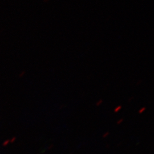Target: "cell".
Wrapping results in <instances>:
<instances>
[{
  "instance_id": "obj_1",
  "label": "cell",
  "mask_w": 154,
  "mask_h": 154,
  "mask_svg": "<svg viewBox=\"0 0 154 154\" xmlns=\"http://www.w3.org/2000/svg\"><path fill=\"white\" fill-rule=\"evenodd\" d=\"M121 106H118L117 107H116V109H115V110H114V112H118L119 110H121Z\"/></svg>"
},
{
  "instance_id": "obj_2",
  "label": "cell",
  "mask_w": 154,
  "mask_h": 154,
  "mask_svg": "<svg viewBox=\"0 0 154 154\" xmlns=\"http://www.w3.org/2000/svg\"><path fill=\"white\" fill-rule=\"evenodd\" d=\"M146 108L145 107H143L139 111V114H142V112H143L146 110Z\"/></svg>"
},
{
  "instance_id": "obj_3",
  "label": "cell",
  "mask_w": 154,
  "mask_h": 154,
  "mask_svg": "<svg viewBox=\"0 0 154 154\" xmlns=\"http://www.w3.org/2000/svg\"><path fill=\"white\" fill-rule=\"evenodd\" d=\"M109 134H110V132H106L105 134H104L103 135V138H106L107 136H109Z\"/></svg>"
},
{
  "instance_id": "obj_4",
  "label": "cell",
  "mask_w": 154,
  "mask_h": 154,
  "mask_svg": "<svg viewBox=\"0 0 154 154\" xmlns=\"http://www.w3.org/2000/svg\"><path fill=\"white\" fill-rule=\"evenodd\" d=\"M102 102H103V100H102V99H100V100H99L97 103H96V105H97V106H99V105H101L102 103Z\"/></svg>"
},
{
  "instance_id": "obj_5",
  "label": "cell",
  "mask_w": 154,
  "mask_h": 154,
  "mask_svg": "<svg viewBox=\"0 0 154 154\" xmlns=\"http://www.w3.org/2000/svg\"><path fill=\"white\" fill-rule=\"evenodd\" d=\"M123 121V119H121L119 121H118L117 122V124H118V125H120Z\"/></svg>"
},
{
  "instance_id": "obj_6",
  "label": "cell",
  "mask_w": 154,
  "mask_h": 154,
  "mask_svg": "<svg viewBox=\"0 0 154 154\" xmlns=\"http://www.w3.org/2000/svg\"><path fill=\"white\" fill-rule=\"evenodd\" d=\"M50 0H44V2H49Z\"/></svg>"
},
{
  "instance_id": "obj_7",
  "label": "cell",
  "mask_w": 154,
  "mask_h": 154,
  "mask_svg": "<svg viewBox=\"0 0 154 154\" xmlns=\"http://www.w3.org/2000/svg\"><path fill=\"white\" fill-rule=\"evenodd\" d=\"M132 99H133V97L131 98L130 99H129V100H128V102H130V100H132Z\"/></svg>"
}]
</instances>
